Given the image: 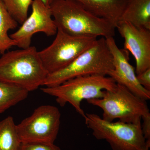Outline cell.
<instances>
[{
	"mask_svg": "<svg viewBox=\"0 0 150 150\" xmlns=\"http://www.w3.org/2000/svg\"><path fill=\"white\" fill-rule=\"evenodd\" d=\"M142 130L144 137L146 141L150 140V117L142 119Z\"/></svg>",
	"mask_w": 150,
	"mask_h": 150,
	"instance_id": "ffe728a7",
	"label": "cell"
},
{
	"mask_svg": "<svg viewBox=\"0 0 150 150\" xmlns=\"http://www.w3.org/2000/svg\"><path fill=\"white\" fill-rule=\"evenodd\" d=\"M28 93L21 87L0 80V114L26 99Z\"/></svg>",
	"mask_w": 150,
	"mask_h": 150,
	"instance_id": "5bb4252c",
	"label": "cell"
},
{
	"mask_svg": "<svg viewBox=\"0 0 150 150\" xmlns=\"http://www.w3.org/2000/svg\"><path fill=\"white\" fill-rule=\"evenodd\" d=\"M83 118L94 137L105 140L113 150H143L147 144L142 131V121H108L95 113H86Z\"/></svg>",
	"mask_w": 150,
	"mask_h": 150,
	"instance_id": "8992f818",
	"label": "cell"
},
{
	"mask_svg": "<svg viewBox=\"0 0 150 150\" xmlns=\"http://www.w3.org/2000/svg\"><path fill=\"white\" fill-rule=\"evenodd\" d=\"M105 38L113 59V69L108 76L140 98L146 101L150 100V91L144 88L138 82L135 69L129 63L128 51L118 48L113 37Z\"/></svg>",
	"mask_w": 150,
	"mask_h": 150,
	"instance_id": "30bf717a",
	"label": "cell"
},
{
	"mask_svg": "<svg viewBox=\"0 0 150 150\" xmlns=\"http://www.w3.org/2000/svg\"><path fill=\"white\" fill-rule=\"evenodd\" d=\"M150 147V140H148L147 144L143 150H149Z\"/></svg>",
	"mask_w": 150,
	"mask_h": 150,
	"instance_id": "7402d4cb",
	"label": "cell"
},
{
	"mask_svg": "<svg viewBox=\"0 0 150 150\" xmlns=\"http://www.w3.org/2000/svg\"><path fill=\"white\" fill-rule=\"evenodd\" d=\"M17 22L9 13L2 1L0 0V54H3L16 43L8 35L9 30L16 28Z\"/></svg>",
	"mask_w": 150,
	"mask_h": 150,
	"instance_id": "2e32d148",
	"label": "cell"
},
{
	"mask_svg": "<svg viewBox=\"0 0 150 150\" xmlns=\"http://www.w3.org/2000/svg\"><path fill=\"white\" fill-rule=\"evenodd\" d=\"M137 79L142 86L150 91V68L137 75Z\"/></svg>",
	"mask_w": 150,
	"mask_h": 150,
	"instance_id": "d6986e66",
	"label": "cell"
},
{
	"mask_svg": "<svg viewBox=\"0 0 150 150\" xmlns=\"http://www.w3.org/2000/svg\"><path fill=\"white\" fill-rule=\"evenodd\" d=\"M56 37L47 48L38 51L39 56L48 74L67 67L89 48L98 38L75 36L58 29Z\"/></svg>",
	"mask_w": 150,
	"mask_h": 150,
	"instance_id": "52a82bcc",
	"label": "cell"
},
{
	"mask_svg": "<svg viewBox=\"0 0 150 150\" xmlns=\"http://www.w3.org/2000/svg\"><path fill=\"white\" fill-rule=\"evenodd\" d=\"M120 21L150 30V0H127Z\"/></svg>",
	"mask_w": 150,
	"mask_h": 150,
	"instance_id": "4fadbf2b",
	"label": "cell"
},
{
	"mask_svg": "<svg viewBox=\"0 0 150 150\" xmlns=\"http://www.w3.org/2000/svg\"><path fill=\"white\" fill-rule=\"evenodd\" d=\"M61 114L59 108L41 105L18 125L17 129L22 143H54L59 134Z\"/></svg>",
	"mask_w": 150,
	"mask_h": 150,
	"instance_id": "ba28073f",
	"label": "cell"
},
{
	"mask_svg": "<svg viewBox=\"0 0 150 150\" xmlns=\"http://www.w3.org/2000/svg\"><path fill=\"white\" fill-rule=\"evenodd\" d=\"M48 74L35 46L8 51L0 58V80L29 92L43 86Z\"/></svg>",
	"mask_w": 150,
	"mask_h": 150,
	"instance_id": "7a4b0ae2",
	"label": "cell"
},
{
	"mask_svg": "<svg viewBox=\"0 0 150 150\" xmlns=\"http://www.w3.org/2000/svg\"><path fill=\"white\" fill-rule=\"evenodd\" d=\"M116 84L108 76L88 75L73 78L55 86L45 87L41 90L55 97L56 101L62 107L69 103L84 118L86 113L81 107L82 101L101 98L105 91L112 90Z\"/></svg>",
	"mask_w": 150,
	"mask_h": 150,
	"instance_id": "3957f363",
	"label": "cell"
},
{
	"mask_svg": "<svg viewBox=\"0 0 150 150\" xmlns=\"http://www.w3.org/2000/svg\"><path fill=\"white\" fill-rule=\"evenodd\" d=\"M58 29L75 36L113 37L115 28L71 0H54L49 6Z\"/></svg>",
	"mask_w": 150,
	"mask_h": 150,
	"instance_id": "6da1fadb",
	"label": "cell"
},
{
	"mask_svg": "<svg viewBox=\"0 0 150 150\" xmlns=\"http://www.w3.org/2000/svg\"><path fill=\"white\" fill-rule=\"evenodd\" d=\"M22 143L13 117L0 121V150H20Z\"/></svg>",
	"mask_w": 150,
	"mask_h": 150,
	"instance_id": "9a60e30c",
	"label": "cell"
},
{
	"mask_svg": "<svg viewBox=\"0 0 150 150\" xmlns=\"http://www.w3.org/2000/svg\"><path fill=\"white\" fill-rule=\"evenodd\" d=\"M7 10L18 23L22 24L28 17L33 0H1Z\"/></svg>",
	"mask_w": 150,
	"mask_h": 150,
	"instance_id": "e0dca14e",
	"label": "cell"
},
{
	"mask_svg": "<svg viewBox=\"0 0 150 150\" xmlns=\"http://www.w3.org/2000/svg\"><path fill=\"white\" fill-rule=\"evenodd\" d=\"M20 150H61L54 143L27 142L22 143Z\"/></svg>",
	"mask_w": 150,
	"mask_h": 150,
	"instance_id": "ac0fdd59",
	"label": "cell"
},
{
	"mask_svg": "<svg viewBox=\"0 0 150 150\" xmlns=\"http://www.w3.org/2000/svg\"><path fill=\"white\" fill-rule=\"evenodd\" d=\"M116 29L124 40V50L129 51L136 61L137 75L150 68V30L140 28L120 21Z\"/></svg>",
	"mask_w": 150,
	"mask_h": 150,
	"instance_id": "8fae6325",
	"label": "cell"
},
{
	"mask_svg": "<svg viewBox=\"0 0 150 150\" xmlns=\"http://www.w3.org/2000/svg\"><path fill=\"white\" fill-rule=\"evenodd\" d=\"M95 16L107 21L116 28L127 0H71Z\"/></svg>",
	"mask_w": 150,
	"mask_h": 150,
	"instance_id": "7c38bea8",
	"label": "cell"
},
{
	"mask_svg": "<svg viewBox=\"0 0 150 150\" xmlns=\"http://www.w3.org/2000/svg\"><path fill=\"white\" fill-rule=\"evenodd\" d=\"M32 12L15 32L10 35L15 41L16 46L24 49L30 46L33 35L42 32L48 36L56 35L58 28L49 7L41 0H33Z\"/></svg>",
	"mask_w": 150,
	"mask_h": 150,
	"instance_id": "9c48e42d",
	"label": "cell"
},
{
	"mask_svg": "<svg viewBox=\"0 0 150 150\" xmlns=\"http://www.w3.org/2000/svg\"><path fill=\"white\" fill-rule=\"evenodd\" d=\"M87 101L102 110V118L105 121L118 119L125 123H136L142 121L143 118L150 117L146 100L119 84L117 83L112 90L105 91L101 98Z\"/></svg>",
	"mask_w": 150,
	"mask_h": 150,
	"instance_id": "5b68a950",
	"label": "cell"
},
{
	"mask_svg": "<svg viewBox=\"0 0 150 150\" xmlns=\"http://www.w3.org/2000/svg\"><path fill=\"white\" fill-rule=\"evenodd\" d=\"M113 69L112 54L106 39L101 37L67 67L48 74L43 86H55L80 76H108Z\"/></svg>",
	"mask_w": 150,
	"mask_h": 150,
	"instance_id": "277c9868",
	"label": "cell"
},
{
	"mask_svg": "<svg viewBox=\"0 0 150 150\" xmlns=\"http://www.w3.org/2000/svg\"><path fill=\"white\" fill-rule=\"evenodd\" d=\"M45 5L49 7L54 0H41Z\"/></svg>",
	"mask_w": 150,
	"mask_h": 150,
	"instance_id": "44dd1931",
	"label": "cell"
}]
</instances>
